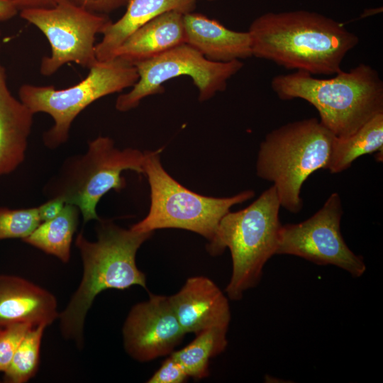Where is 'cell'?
<instances>
[{
    "label": "cell",
    "instance_id": "484cf974",
    "mask_svg": "<svg viewBox=\"0 0 383 383\" xmlns=\"http://www.w3.org/2000/svg\"><path fill=\"white\" fill-rule=\"evenodd\" d=\"M89 11L105 14L126 6L129 0H67Z\"/></svg>",
    "mask_w": 383,
    "mask_h": 383
},
{
    "label": "cell",
    "instance_id": "ac0fdd59",
    "mask_svg": "<svg viewBox=\"0 0 383 383\" xmlns=\"http://www.w3.org/2000/svg\"><path fill=\"white\" fill-rule=\"evenodd\" d=\"M195 2L194 0H129L123 16L116 22L111 21L102 31L103 38L95 48L97 60L113 59L123 42L152 18L170 11L192 12Z\"/></svg>",
    "mask_w": 383,
    "mask_h": 383
},
{
    "label": "cell",
    "instance_id": "9a60e30c",
    "mask_svg": "<svg viewBox=\"0 0 383 383\" xmlns=\"http://www.w3.org/2000/svg\"><path fill=\"white\" fill-rule=\"evenodd\" d=\"M184 26L186 43L211 61L228 62L252 56L248 31L228 29L214 19L192 12L184 14Z\"/></svg>",
    "mask_w": 383,
    "mask_h": 383
},
{
    "label": "cell",
    "instance_id": "6da1fadb",
    "mask_svg": "<svg viewBox=\"0 0 383 383\" xmlns=\"http://www.w3.org/2000/svg\"><path fill=\"white\" fill-rule=\"evenodd\" d=\"M248 31L252 56L312 75L342 70L344 57L359 43L343 24L306 10L263 13Z\"/></svg>",
    "mask_w": 383,
    "mask_h": 383
},
{
    "label": "cell",
    "instance_id": "603a6c76",
    "mask_svg": "<svg viewBox=\"0 0 383 383\" xmlns=\"http://www.w3.org/2000/svg\"><path fill=\"white\" fill-rule=\"evenodd\" d=\"M41 223L37 207H0V240L29 235Z\"/></svg>",
    "mask_w": 383,
    "mask_h": 383
},
{
    "label": "cell",
    "instance_id": "ffe728a7",
    "mask_svg": "<svg viewBox=\"0 0 383 383\" xmlns=\"http://www.w3.org/2000/svg\"><path fill=\"white\" fill-rule=\"evenodd\" d=\"M383 146V113H380L360 127L350 136L336 138L328 170L338 173L350 167L357 157L380 151Z\"/></svg>",
    "mask_w": 383,
    "mask_h": 383
},
{
    "label": "cell",
    "instance_id": "2e32d148",
    "mask_svg": "<svg viewBox=\"0 0 383 383\" xmlns=\"http://www.w3.org/2000/svg\"><path fill=\"white\" fill-rule=\"evenodd\" d=\"M34 113L10 91L0 65V175L13 172L24 160Z\"/></svg>",
    "mask_w": 383,
    "mask_h": 383
},
{
    "label": "cell",
    "instance_id": "7a4b0ae2",
    "mask_svg": "<svg viewBox=\"0 0 383 383\" xmlns=\"http://www.w3.org/2000/svg\"><path fill=\"white\" fill-rule=\"evenodd\" d=\"M97 238L87 240L80 232L75 240L82 258V280L65 309L59 313L60 329L66 339L79 348L84 343V325L88 311L101 292L123 290L138 285L147 289L146 277L135 261L136 253L152 232H138L98 220Z\"/></svg>",
    "mask_w": 383,
    "mask_h": 383
},
{
    "label": "cell",
    "instance_id": "4316f807",
    "mask_svg": "<svg viewBox=\"0 0 383 383\" xmlns=\"http://www.w3.org/2000/svg\"><path fill=\"white\" fill-rule=\"evenodd\" d=\"M66 204L60 198H50L46 202L38 206V212L41 222L55 218L62 210Z\"/></svg>",
    "mask_w": 383,
    "mask_h": 383
},
{
    "label": "cell",
    "instance_id": "9c48e42d",
    "mask_svg": "<svg viewBox=\"0 0 383 383\" xmlns=\"http://www.w3.org/2000/svg\"><path fill=\"white\" fill-rule=\"evenodd\" d=\"M138 80L132 89L117 97L116 109L126 112L137 107L145 97L162 93V84L188 76L199 90V100L205 101L226 89L229 79L243 67L241 60L213 62L187 43L152 58L134 64Z\"/></svg>",
    "mask_w": 383,
    "mask_h": 383
},
{
    "label": "cell",
    "instance_id": "ba28073f",
    "mask_svg": "<svg viewBox=\"0 0 383 383\" xmlns=\"http://www.w3.org/2000/svg\"><path fill=\"white\" fill-rule=\"evenodd\" d=\"M89 70L84 79L65 89L29 84L19 88V99L34 114L45 113L53 120L52 126L43 135L47 148L54 149L65 143L74 120L91 104L132 87L138 80L135 66L118 57L99 61Z\"/></svg>",
    "mask_w": 383,
    "mask_h": 383
},
{
    "label": "cell",
    "instance_id": "4dcf8cb0",
    "mask_svg": "<svg viewBox=\"0 0 383 383\" xmlns=\"http://www.w3.org/2000/svg\"><path fill=\"white\" fill-rule=\"evenodd\" d=\"M1 328H0V331H1Z\"/></svg>",
    "mask_w": 383,
    "mask_h": 383
},
{
    "label": "cell",
    "instance_id": "8992f818",
    "mask_svg": "<svg viewBox=\"0 0 383 383\" xmlns=\"http://www.w3.org/2000/svg\"><path fill=\"white\" fill-rule=\"evenodd\" d=\"M145 153L135 148L120 150L109 137L99 136L88 143L86 152L67 158L58 173L45 187L50 198H60L76 206L83 221L99 220L96 205L113 189L126 187L121 176L125 170L143 174Z\"/></svg>",
    "mask_w": 383,
    "mask_h": 383
},
{
    "label": "cell",
    "instance_id": "d6986e66",
    "mask_svg": "<svg viewBox=\"0 0 383 383\" xmlns=\"http://www.w3.org/2000/svg\"><path fill=\"white\" fill-rule=\"evenodd\" d=\"M79 209L76 206L66 204L55 218L41 222L23 240L63 262H67L70 258L72 241L79 223Z\"/></svg>",
    "mask_w": 383,
    "mask_h": 383
},
{
    "label": "cell",
    "instance_id": "30bf717a",
    "mask_svg": "<svg viewBox=\"0 0 383 383\" xmlns=\"http://www.w3.org/2000/svg\"><path fill=\"white\" fill-rule=\"evenodd\" d=\"M20 16L38 28L50 45V55L40 62V72L44 76L53 74L70 62L88 69L96 65V36L111 21L105 14L89 11L67 0L51 8L21 10Z\"/></svg>",
    "mask_w": 383,
    "mask_h": 383
},
{
    "label": "cell",
    "instance_id": "d4e9b609",
    "mask_svg": "<svg viewBox=\"0 0 383 383\" xmlns=\"http://www.w3.org/2000/svg\"><path fill=\"white\" fill-rule=\"evenodd\" d=\"M189 378L183 366L171 355L147 381L148 383H182Z\"/></svg>",
    "mask_w": 383,
    "mask_h": 383
},
{
    "label": "cell",
    "instance_id": "5bb4252c",
    "mask_svg": "<svg viewBox=\"0 0 383 383\" xmlns=\"http://www.w3.org/2000/svg\"><path fill=\"white\" fill-rule=\"evenodd\" d=\"M58 316L50 292L24 278L0 274V328L15 323L48 326Z\"/></svg>",
    "mask_w": 383,
    "mask_h": 383
},
{
    "label": "cell",
    "instance_id": "5b68a950",
    "mask_svg": "<svg viewBox=\"0 0 383 383\" xmlns=\"http://www.w3.org/2000/svg\"><path fill=\"white\" fill-rule=\"evenodd\" d=\"M336 137L316 118L286 123L260 143L256 174L272 182L280 206L293 213L303 208L301 190L315 171L328 170Z\"/></svg>",
    "mask_w": 383,
    "mask_h": 383
},
{
    "label": "cell",
    "instance_id": "f1b7e54d",
    "mask_svg": "<svg viewBox=\"0 0 383 383\" xmlns=\"http://www.w3.org/2000/svg\"><path fill=\"white\" fill-rule=\"evenodd\" d=\"M19 11L9 0H0V21H8L14 17Z\"/></svg>",
    "mask_w": 383,
    "mask_h": 383
},
{
    "label": "cell",
    "instance_id": "f546056e",
    "mask_svg": "<svg viewBox=\"0 0 383 383\" xmlns=\"http://www.w3.org/2000/svg\"><path fill=\"white\" fill-rule=\"evenodd\" d=\"M194 1H196V0H194ZM207 1H215V0H207Z\"/></svg>",
    "mask_w": 383,
    "mask_h": 383
},
{
    "label": "cell",
    "instance_id": "1f68e13d",
    "mask_svg": "<svg viewBox=\"0 0 383 383\" xmlns=\"http://www.w3.org/2000/svg\"><path fill=\"white\" fill-rule=\"evenodd\" d=\"M0 35H1V32H0Z\"/></svg>",
    "mask_w": 383,
    "mask_h": 383
},
{
    "label": "cell",
    "instance_id": "7402d4cb",
    "mask_svg": "<svg viewBox=\"0 0 383 383\" xmlns=\"http://www.w3.org/2000/svg\"><path fill=\"white\" fill-rule=\"evenodd\" d=\"M45 325L31 327L18 345L13 358L4 372V382L24 383L36 373L39 365L40 350Z\"/></svg>",
    "mask_w": 383,
    "mask_h": 383
},
{
    "label": "cell",
    "instance_id": "cb8c5ba5",
    "mask_svg": "<svg viewBox=\"0 0 383 383\" xmlns=\"http://www.w3.org/2000/svg\"><path fill=\"white\" fill-rule=\"evenodd\" d=\"M27 323H15L2 328L0 331V372L9 367L13 356L29 328Z\"/></svg>",
    "mask_w": 383,
    "mask_h": 383
},
{
    "label": "cell",
    "instance_id": "83f0119b",
    "mask_svg": "<svg viewBox=\"0 0 383 383\" xmlns=\"http://www.w3.org/2000/svg\"><path fill=\"white\" fill-rule=\"evenodd\" d=\"M18 11L27 9L51 8L62 0H9Z\"/></svg>",
    "mask_w": 383,
    "mask_h": 383
},
{
    "label": "cell",
    "instance_id": "52a82bcc",
    "mask_svg": "<svg viewBox=\"0 0 383 383\" xmlns=\"http://www.w3.org/2000/svg\"><path fill=\"white\" fill-rule=\"evenodd\" d=\"M162 150L144 152L143 174L150 188V206L148 215L130 228L144 233L179 228L198 233L210 241L230 209L250 199L255 192L246 190L222 198L195 193L165 171L160 162Z\"/></svg>",
    "mask_w": 383,
    "mask_h": 383
},
{
    "label": "cell",
    "instance_id": "277c9868",
    "mask_svg": "<svg viewBox=\"0 0 383 383\" xmlns=\"http://www.w3.org/2000/svg\"><path fill=\"white\" fill-rule=\"evenodd\" d=\"M280 203L274 186L264 191L246 208L228 212L221 220L206 250L213 256L229 249L232 274L225 291L239 301L260 281L268 260L276 255L282 224Z\"/></svg>",
    "mask_w": 383,
    "mask_h": 383
},
{
    "label": "cell",
    "instance_id": "7c38bea8",
    "mask_svg": "<svg viewBox=\"0 0 383 383\" xmlns=\"http://www.w3.org/2000/svg\"><path fill=\"white\" fill-rule=\"evenodd\" d=\"M126 352L144 362L169 355L185 335L174 312L169 296L150 294L134 305L123 326Z\"/></svg>",
    "mask_w": 383,
    "mask_h": 383
},
{
    "label": "cell",
    "instance_id": "44dd1931",
    "mask_svg": "<svg viewBox=\"0 0 383 383\" xmlns=\"http://www.w3.org/2000/svg\"><path fill=\"white\" fill-rule=\"evenodd\" d=\"M228 327L216 326L196 335L184 348L171 354L184 368L189 377L201 379L208 377L210 360L223 352L228 345Z\"/></svg>",
    "mask_w": 383,
    "mask_h": 383
},
{
    "label": "cell",
    "instance_id": "e0dca14e",
    "mask_svg": "<svg viewBox=\"0 0 383 383\" xmlns=\"http://www.w3.org/2000/svg\"><path fill=\"white\" fill-rule=\"evenodd\" d=\"M184 14L170 11L152 18L123 42L114 58L134 65L186 43Z\"/></svg>",
    "mask_w": 383,
    "mask_h": 383
},
{
    "label": "cell",
    "instance_id": "8fae6325",
    "mask_svg": "<svg viewBox=\"0 0 383 383\" xmlns=\"http://www.w3.org/2000/svg\"><path fill=\"white\" fill-rule=\"evenodd\" d=\"M341 199L333 193L322 207L308 219L282 225L276 255L298 256L319 265L338 267L355 277L366 265L345 243L340 231Z\"/></svg>",
    "mask_w": 383,
    "mask_h": 383
},
{
    "label": "cell",
    "instance_id": "4fadbf2b",
    "mask_svg": "<svg viewBox=\"0 0 383 383\" xmlns=\"http://www.w3.org/2000/svg\"><path fill=\"white\" fill-rule=\"evenodd\" d=\"M177 318L185 334L195 335L216 326L228 327L231 311L227 297L209 278H188L182 288L169 296Z\"/></svg>",
    "mask_w": 383,
    "mask_h": 383
},
{
    "label": "cell",
    "instance_id": "3957f363",
    "mask_svg": "<svg viewBox=\"0 0 383 383\" xmlns=\"http://www.w3.org/2000/svg\"><path fill=\"white\" fill-rule=\"evenodd\" d=\"M271 88L282 100L308 101L318 111L320 122L339 139L350 136L383 113V82L367 64L327 79L304 71L279 74L272 79Z\"/></svg>",
    "mask_w": 383,
    "mask_h": 383
}]
</instances>
